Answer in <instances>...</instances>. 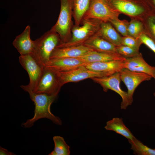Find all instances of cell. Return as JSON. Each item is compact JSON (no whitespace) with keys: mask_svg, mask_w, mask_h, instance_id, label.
Returning <instances> with one entry per match:
<instances>
[{"mask_svg":"<svg viewBox=\"0 0 155 155\" xmlns=\"http://www.w3.org/2000/svg\"><path fill=\"white\" fill-rule=\"evenodd\" d=\"M20 87L29 94L31 99L35 105L33 117L22 123V127L25 128L30 127L34 125L35 122L42 118L49 119L57 125H61L62 124V121L60 118L53 114L50 110L51 105L58 94L48 95L35 93L27 85H21Z\"/></svg>","mask_w":155,"mask_h":155,"instance_id":"obj_1","label":"cell"},{"mask_svg":"<svg viewBox=\"0 0 155 155\" xmlns=\"http://www.w3.org/2000/svg\"><path fill=\"white\" fill-rule=\"evenodd\" d=\"M102 22L95 19H83L81 24L82 26L73 25L69 40L65 43L59 44L56 47L84 45L86 41L98 32Z\"/></svg>","mask_w":155,"mask_h":155,"instance_id":"obj_2","label":"cell"},{"mask_svg":"<svg viewBox=\"0 0 155 155\" xmlns=\"http://www.w3.org/2000/svg\"><path fill=\"white\" fill-rule=\"evenodd\" d=\"M60 42L59 35L51 28L34 40L32 53L38 61L44 67L50 60L53 51Z\"/></svg>","mask_w":155,"mask_h":155,"instance_id":"obj_3","label":"cell"},{"mask_svg":"<svg viewBox=\"0 0 155 155\" xmlns=\"http://www.w3.org/2000/svg\"><path fill=\"white\" fill-rule=\"evenodd\" d=\"M60 9L57 20L51 28L59 35L60 43L67 42L70 39L73 25L72 21V8L71 0H60Z\"/></svg>","mask_w":155,"mask_h":155,"instance_id":"obj_4","label":"cell"},{"mask_svg":"<svg viewBox=\"0 0 155 155\" xmlns=\"http://www.w3.org/2000/svg\"><path fill=\"white\" fill-rule=\"evenodd\" d=\"M117 15L106 0H91L89 8L83 19H93L108 22L110 20L117 19Z\"/></svg>","mask_w":155,"mask_h":155,"instance_id":"obj_5","label":"cell"},{"mask_svg":"<svg viewBox=\"0 0 155 155\" xmlns=\"http://www.w3.org/2000/svg\"><path fill=\"white\" fill-rule=\"evenodd\" d=\"M19 61L29 76L30 81L27 86L33 91L42 75L44 67L38 61L32 53L20 55Z\"/></svg>","mask_w":155,"mask_h":155,"instance_id":"obj_6","label":"cell"},{"mask_svg":"<svg viewBox=\"0 0 155 155\" xmlns=\"http://www.w3.org/2000/svg\"><path fill=\"white\" fill-rule=\"evenodd\" d=\"M94 82L100 84L104 91L106 92L111 90L118 94L121 97L122 101L121 108L125 110L131 105L129 101L127 92L122 90L120 86L121 81L120 72H118L111 75L102 77H94L91 78Z\"/></svg>","mask_w":155,"mask_h":155,"instance_id":"obj_7","label":"cell"},{"mask_svg":"<svg viewBox=\"0 0 155 155\" xmlns=\"http://www.w3.org/2000/svg\"><path fill=\"white\" fill-rule=\"evenodd\" d=\"M56 72L45 67L33 92L48 95L58 94L61 88Z\"/></svg>","mask_w":155,"mask_h":155,"instance_id":"obj_8","label":"cell"},{"mask_svg":"<svg viewBox=\"0 0 155 155\" xmlns=\"http://www.w3.org/2000/svg\"><path fill=\"white\" fill-rule=\"evenodd\" d=\"M60 86L69 82H76L88 78L105 77L102 73L82 66L71 70L56 73Z\"/></svg>","mask_w":155,"mask_h":155,"instance_id":"obj_9","label":"cell"},{"mask_svg":"<svg viewBox=\"0 0 155 155\" xmlns=\"http://www.w3.org/2000/svg\"><path fill=\"white\" fill-rule=\"evenodd\" d=\"M121 80L126 86L128 98L131 105L133 101L134 93L137 87L142 82L148 81L152 78L146 73L131 71L123 68L120 72Z\"/></svg>","mask_w":155,"mask_h":155,"instance_id":"obj_10","label":"cell"},{"mask_svg":"<svg viewBox=\"0 0 155 155\" xmlns=\"http://www.w3.org/2000/svg\"><path fill=\"white\" fill-rule=\"evenodd\" d=\"M87 64L78 58H61L50 59L44 67L57 73L68 71Z\"/></svg>","mask_w":155,"mask_h":155,"instance_id":"obj_11","label":"cell"},{"mask_svg":"<svg viewBox=\"0 0 155 155\" xmlns=\"http://www.w3.org/2000/svg\"><path fill=\"white\" fill-rule=\"evenodd\" d=\"M124 60L89 63H87L85 67L90 70L102 73L106 77L120 72L124 68Z\"/></svg>","mask_w":155,"mask_h":155,"instance_id":"obj_12","label":"cell"},{"mask_svg":"<svg viewBox=\"0 0 155 155\" xmlns=\"http://www.w3.org/2000/svg\"><path fill=\"white\" fill-rule=\"evenodd\" d=\"M93 50L84 45L64 47H56L50 59L61 58H77Z\"/></svg>","mask_w":155,"mask_h":155,"instance_id":"obj_13","label":"cell"},{"mask_svg":"<svg viewBox=\"0 0 155 155\" xmlns=\"http://www.w3.org/2000/svg\"><path fill=\"white\" fill-rule=\"evenodd\" d=\"M124 68L131 71L148 74L154 78L155 75V67L149 65L144 59L142 55L125 59Z\"/></svg>","mask_w":155,"mask_h":155,"instance_id":"obj_14","label":"cell"},{"mask_svg":"<svg viewBox=\"0 0 155 155\" xmlns=\"http://www.w3.org/2000/svg\"><path fill=\"white\" fill-rule=\"evenodd\" d=\"M30 28L27 26L23 32L16 36L12 44L17 50L20 55H24L32 53L33 52L34 40L30 38Z\"/></svg>","mask_w":155,"mask_h":155,"instance_id":"obj_15","label":"cell"},{"mask_svg":"<svg viewBox=\"0 0 155 155\" xmlns=\"http://www.w3.org/2000/svg\"><path fill=\"white\" fill-rule=\"evenodd\" d=\"M84 45L97 52L118 53L117 46L99 36L97 33L86 41Z\"/></svg>","mask_w":155,"mask_h":155,"instance_id":"obj_16","label":"cell"},{"mask_svg":"<svg viewBox=\"0 0 155 155\" xmlns=\"http://www.w3.org/2000/svg\"><path fill=\"white\" fill-rule=\"evenodd\" d=\"M77 58L86 63L124 60L125 59L118 53H102L94 51Z\"/></svg>","mask_w":155,"mask_h":155,"instance_id":"obj_17","label":"cell"},{"mask_svg":"<svg viewBox=\"0 0 155 155\" xmlns=\"http://www.w3.org/2000/svg\"><path fill=\"white\" fill-rule=\"evenodd\" d=\"M108 1L109 2L107 1L112 8H113L130 16L138 15L144 11L142 7L129 1L123 0H109Z\"/></svg>","mask_w":155,"mask_h":155,"instance_id":"obj_18","label":"cell"},{"mask_svg":"<svg viewBox=\"0 0 155 155\" xmlns=\"http://www.w3.org/2000/svg\"><path fill=\"white\" fill-rule=\"evenodd\" d=\"M97 34L117 46L121 45L122 38L113 27L111 23L102 22Z\"/></svg>","mask_w":155,"mask_h":155,"instance_id":"obj_19","label":"cell"},{"mask_svg":"<svg viewBox=\"0 0 155 155\" xmlns=\"http://www.w3.org/2000/svg\"><path fill=\"white\" fill-rule=\"evenodd\" d=\"M104 128L107 130L115 131L124 136L128 140H133L136 138L124 124L121 118H113L106 122Z\"/></svg>","mask_w":155,"mask_h":155,"instance_id":"obj_20","label":"cell"},{"mask_svg":"<svg viewBox=\"0 0 155 155\" xmlns=\"http://www.w3.org/2000/svg\"><path fill=\"white\" fill-rule=\"evenodd\" d=\"M75 25H80L88 10L91 0H71Z\"/></svg>","mask_w":155,"mask_h":155,"instance_id":"obj_21","label":"cell"},{"mask_svg":"<svg viewBox=\"0 0 155 155\" xmlns=\"http://www.w3.org/2000/svg\"><path fill=\"white\" fill-rule=\"evenodd\" d=\"M131 145V149L136 155H155V148H151L144 144L136 138L133 140H128Z\"/></svg>","mask_w":155,"mask_h":155,"instance_id":"obj_22","label":"cell"},{"mask_svg":"<svg viewBox=\"0 0 155 155\" xmlns=\"http://www.w3.org/2000/svg\"><path fill=\"white\" fill-rule=\"evenodd\" d=\"M53 139L55 144L54 148L49 155H70V147L66 143L63 137L55 136L53 137Z\"/></svg>","mask_w":155,"mask_h":155,"instance_id":"obj_23","label":"cell"},{"mask_svg":"<svg viewBox=\"0 0 155 155\" xmlns=\"http://www.w3.org/2000/svg\"><path fill=\"white\" fill-rule=\"evenodd\" d=\"M117 53L125 59L133 57L140 53L139 51L123 45L117 46Z\"/></svg>","mask_w":155,"mask_h":155,"instance_id":"obj_24","label":"cell"},{"mask_svg":"<svg viewBox=\"0 0 155 155\" xmlns=\"http://www.w3.org/2000/svg\"><path fill=\"white\" fill-rule=\"evenodd\" d=\"M142 24L140 22L133 20L128 26V34L129 36L137 38L142 29Z\"/></svg>","mask_w":155,"mask_h":155,"instance_id":"obj_25","label":"cell"},{"mask_svg":"<svg viewBox=\"0 0 155 155\" xmlns=\"http://www.w3.org/2000/svg\"><path fill=\"white\" fill-rule=\"evenodd\" d=\"M142 43V42L139 38L131 36H127L122 38L121 45L128 46L137 50L139 51V47Z\"/></svg>","mask_w":155,"mask_h":155,"instance_id":"obj_26","label":"cell"},{"mask_svg":"<svg viewBox=\"0 0 155 155\" xmlns=\"http://www.w3.org/2000/svg\"><path fill=\"white\" fill-rule=\"evenodd\" d=\"M108 22L112 24L122 35L124 36H127L128 25L126 22L119 20L117 19L110 20Z\"/></svg>","mask_w":155,"mask_h":155,"instance_id":"obj_27","label":"cell"},{"mask_svg":"<svg viewBox=\"0 0 155 155\" xmlns=\"http://www.w3.org/2000/svg\"><path fill=\"white\" fill-rule=\"evenodd\" d=\"M138 38L155 54V42L152 39L145 34H141Z\"/></svg>","mask_w":155,"mask_h":155,"instance_id":"obj_28","label":"cell"},{"mask_svg":"<svg viewBox=\"0 0 155 155\" xmlns=\"http://www.w3.org/2000/svg\"><path fill=\"white\" fill-rule=\"evenodd\" d=\"M148 21L150 29L155 40V16H149Z\"/></svg>","mask_w":155,"mask_h":155,"instance_id":"obj_29","label":"cell"},{"mask_svg":"<svg viewBox=\"0 0 155 155\" xmlns=\"http://www.w3.org/2000/svg\"><path fill=\"white\" fill-rule=\"evenodd\" d=\"M0 155H14V153L8 151L2 147H0Z\"/></svg>","mask_w":155,"mask_h":155,"instance_id":"obj_30","label":"cell"},{"mask_svg":"<svg viewBox=\"0 0 155 155\" xmlns=\"http://www.w3.org/2000/svg\"><path fill=\"white\" fill-rule=\"evenodd\" d=\"M153 78L155 80V75H154V76ZM153 94H154V96L155 97V90L154 93Z\"/></svg>","mask_w":155,"mask_h":155,"instance_id":"obj_31","label":"cell"},{"mask_svg":"<svg viewBox=\"0 0 155 155\" xmlns=\"http://www.w3.org/2000/svg\"><path fill=\"white\" fill-rule=\"evenodd\" d=\"M153 2L154 5H155V0H153Z\"/></svg>","mask_w":155,"mask_h":155,"instance_id":"obj_32","label":"cell"}]
</instances>
